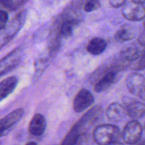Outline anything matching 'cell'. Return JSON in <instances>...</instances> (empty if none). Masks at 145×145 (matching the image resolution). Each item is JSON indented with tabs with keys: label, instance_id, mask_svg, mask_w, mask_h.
Wrapping results in <instances>:
<instances>
[{
	"label": "cell",
	"instance_id": "obj_1",
	"mask_svg": "<svg viewBox=\"0 0 145 145\" xmlns=\"http://www.w3.org/2000/svg\"><path fill=\"white\" fill-rule=\"evenodd\" d=\"M93 138L99 145H109L118 142L121 133L118 127L113 125H100L93 130Z\"/></svg>",
	"mask_w": 145,
	"mask_h": 145
},
{
	"label": "cell",
	"instance_id": "obj_2",
	"mask_svg": "<svg viewBox=\"0 0 145 145\" xmlns=\"http://www.w3.org/2000/svg\"><path fill=\"white\" fill-rule=\"evenodd\" d=\"M103 109L101 106H97L92 108L91 109L86 112L79 121L75 124L78 130L80 132L81 135L84 134L89 130L97 123L102 116Z\"/></svg>",
	"mask_w": 145,
	"mask_h": 145
},
{
	"label": "cell",
	"instance_id": "obj_3",
	"mask_svg": "<svg viewBox=\"0 0 145 145\" xmlns=\"http://www.w3.org/2000/svg\"><path fill=\"white\" fill-rule=\"evenodd\" d=\"M143 127L137 120H133L125 126L121 133V138L126 144H134L141 139Z\"/></svg>",
	"mask_w": 145,
	"mask_h": 145
},
{
	"label": "cell",
	"instance_id": "obj_4",
	"mask_svg": "<svg viewBox=\"0 0 145 145\" xmlns=\"http://www.w3.org/2000/svg\"><path fill=\"white\" fill-rule=\"evenodd\" d=\"M122 14L128 21H142L145 18V6L133 1L125 3L122 8Z\"/></svg>",
	"mask_w": 145,
	"mask_h": 145
},
{
	"label": "cell",
	"instance_id": "obj_5",
	"mask_svg": "<svg viewBox=\"0 0 145 145\" xmlns=\"http://www.w3.org/2000/svg\"><path fill=\"white\" fill-rule=\"evenodd\" d=\"M22 57V50L16 48L0 59V76L14 69Z\"/></svg>",
	"mask_w": 145,
	"mask_h": 145
},
{
	"label": "cell",
	"instance_id": "obj_6",
	"mask_svg": "<svg viewBox=\"0 0 145 145\" xmlns=\"http://www.w3.org/2000/svg\"><path fill=\"white\" fill-rule=\"evenodd\" d=\"M93 94L87 89H82L75 96L73 102V108L76 113H82L92 106L94 103Z\"/></svg>",
	"mask_w": 145,
	"mask_h": 145
},
{
	"label": "cell",
	"instance_id": "obj_7",
	"mask_svg": "<svg viewBox=\"0 0 145 145\" xmlns=\"http://www.w3.org/2000/svg\"><path fill=\"white\" fill-rule=\"evenodd\" d=\"M24 115V110L18 108L0 120V137H3L9 132L11 127L15 125Z\"/></svg>",
	"mask_w": 145,
	"mask_h": 145
},
{
	"label": "cell",
	"instance_id": "obj_8",
	"mask_svg": "<svg viewBox=\"0 0 145 145\" xmlns=\"http://www.w3.org/2000/svg\"><path fill=\"white\" fill-rule=\"evenodd\" d=\"M145 52V46L138 42H133L125 47L120 52V57L123 59L132 62L136 60Z\"/></svg>",
	"mask_w": 145,
	"mask_h": 145
},
{
	"label": "cell",
	"instance_id": "obj_9",
	"mask_svg": "<svg viewBox=\"0 0 145 145\" xmlns=\"http://www.w3.org/2000/svg\"><path fill=\"white\" fill-rule=\"evenodd\" d=\"M125 83L127 89L132 94L139 96L145 86V79L141 74L134 72L127 76Z\"/></svg>",
	"mask_w": 145,
	"mask_h": 145
},
{
	"label": "cell",
	"instance_id": "obj_10",
	"mask_svg": "<svg viewBox=\"0 0 145 145\" xmlns=\"http://www.w3.org/2000/svg\"><path fill=\"white\" fill-rule=\"evenodd\" d=\"M123 107L125 113L133 120H137L145 115V104L142 102L132 100L125 103Z\"/></svg>",
	"mask_w": 145,
	"mask_h": 145
},
{
	"label": "cell",
	"instance_id": "obj_11",
	"mask_svg": "<svg viewBox=\"0 0 145 145\" xmlns=\"http://www.w3.org/2000/svg\"><path fill=\"white\" fill-rule=\"evenodd\" d=\"M46 129V120L41 114H35L33 116L28 125V132L32 135L41 136Z\"/></svg>",
	"mask_w": 145,
	"mask_h": 145
},
{
	"label": "cell",
	"instance_id": "obj_12",
	"mask_svg": "<svg viewBox=\"0 0 145 145\" xmlns=\"http://www.w3.org/2000/svg\"><path fill=\"white\" fill-rule=\"evenodd\" d=\"M118 72L116 70H110L105 74L95 85V91L100 93L110 88L117 80Z\"/></svg>",
	"mask_w": 145,
	"mask_h": 145
},
{
	"label": "cell",
	"instance_id": "obj_13",
	"mask_svg": "<svg viewBox=\"0 0 145 145\" xmlns=\"http://www.w3.org/2000/svg\"><path fill=\"white\" fill-rule=\"evenodd\" d=\"M18 83L16 76H11L0 82V101L11 94Z\"/></svg>",
	"mask_w": 145,
	"mask_h": 145
},
{
	"label": "cell",
	"instance_id": "obj_14",
	"mask_svg": "<svg viewBox=\"0 0 145 145\" xmlns=\"http://www.w3.org/2000/svg\"><path fill=\"white\" fill-rule=\"evenodd\" d=\"M106 114V117L110 122H113V123L118 122L123 118L125 114L124 107L120 103L115 102V103H111L108 107Z\"/></svg>",
	"mask_w": 145,
	"mask_h": 145
},
{
	"label": "cell",
	"instance_id": "obj_15",
	"mask_svg": "<svg viewBox=\"0 0 145 145\" xmlns=\"http://www.w3.org/2000/svg\"><path fill=\"white\" fill-rule=\"evenodd\" d=\"M107 48V43L101 38H93L89 42L86 50L92 55H99L103 53Z\"/></svg>",
	"mask_w": 145,
	"mask_h": 145
},
{
	"label": "cell",
	"instance_id": "obj_16",
	"mask_svg": "<svg viewBox=\"0 0 145 145\" xmlns=\"http://www.w3.org/2000/svg\"><path fill=\"white\" fill-rule=\"evenodd\" d=\"M135 37V31L130 25L122 26L116 31L115 34V39L118 42H125L131 40Z\"/></svg>",
	"mask_w": 145,
	"mask_h": 145
},
{
	"label": "cell",
	"instance_id": "obj_17",
	"mask_svg": "<svg viewBox=\"0 0 145 145\" xmlns=\"http://www.w3.org/2000/svg\"><path fill=\"white\" fill-rule=\"evenodd\" d=\"M81 137L80 132L74 125L65 136L60 145H76Z\"/></svg>",
	"mask_w": 145,
	"mask_h": 145
},
{
	"label": "cell",
	"instance_id": "obj_18",
	"mask_svg": "<svg viewBox=\"0 0 145 145\" xmlns=\"http://www.w3.org/2000/svg\"><path fill=\"white\" fill-rule=\"evenodd\" d=\"M78 24V21L75 19H68L62 22L59 28V35L62 37H69L72 35L75 28Z\"/></svg>",
	"mask_w": 145,
	"mask_h": 145
},
{
	"label": "cell",
	"instance_id": "obj_19",
	"mask_svg": "<svg viewBox=\"0 0 145 145\" xmlns=\"http://www.w3.org/2000/svg\"><path fill=\"white\" fill-rule=\"evenodd\" d=\"M131 69L135 71H140L145 69V52L140 57L132 62Z\"/></svg>",
	"mask_w": 145,
	"mask_h": 145
},
{
	"label": "cell",
	"instance_id": "obj_20",
	"mask_svg": "<svg viewBox=\"0 0 145 145\" xmlns=\"http://www.w3.org/2000/svg\"><path fill=\"white\" fill-rule=\"evenodd\" d=\"M101 7V3L99 0H87L84 7V9L86 12H92L98 9Z\"/></svg>",
	"mask_w": 145,
	"mask_h": 145
},
{
	"label": "cell",
	"instance_id": "obj_21",
	"mask_svg": "<svg viewBox=\"0 0 145 145\" xmlns=\"http://www.w3.org/2000/svg\"><path fill=\"white\" fill-rule=\"evenodd\" d=\"M8 21V14L5 11L0 10V31L7 27Z\"/></svg>",
	"mask_w": 145,
	"mask_h": 145
},
{
	"label": "cell",
	"instance_id": "obj_22",
	"mask_svg": "<svg viewBox=\"0 0 145 145\" xmlns=\"http://www.w3.org/2000/svg\"><path fill=\"white\" fill-rule=\"evenodd\" d=\"M127 0H109V4L113 8H119L125 4Z\"/></svg>",
	"mask_w": 145,
	"mask_h": 145
},
{
	"label": "cell",
	"instance_id": "obj_23",
	"mask_svg": "<svg viewBox=\"0 0 145 145\" xmlns=\"http://www.w3.org/2000/svg\"><path fill=\"white\" fill-rule=\"evenodd\" d=\"M137 42H138L139 43L142 44V45H144L145 46V31H142V32L139 35L138 39H137Z\"/></svg>",
	"mask_w": 145,
	"mask_h": 145
},
{
	"label": "cell",
	"instance_id": "obj_24",
	"mask_svg": "<svg viewBox=\"0 0 145 145\" xmlns=\"http://www.w3.org/2000/svg\"><path fill=\"white\" fill-rule=\"evenodd\" d=\"M139 96L140 97V99H142L143 101H145V86L144 87V89L142 90V91L140 92V93L139 94Z\"/></svg>",
	"mask_w": 145,
	"mask_h": 145
},
{
	"label": "cell",
	"instance_id": "obj_25",
	"mask_svg": "<svg viewBox=\"0 0 145 145\" xmlns=\"http://www.w3.org/2000/svg\"><path fill=\"white\" fill-rule=\"evenodd\" d=\"M133 145H145V139H140L138 142Z\"/></svg>",
	"mask_w": 145,
	"mask_h": 145
},
{
	"label": "cell",
	"instance_id": "obj_26",
	"mask_svg": "<svg viewBox=\"0 0 145 145\" xmlns=\"http://www.w3.org/2000/svg\"><path fill=\"white\" fill-rule=\"evenodd\" d=\"M25 1H26V0H15V2H16V4L17 7H19L20 5H21L23 3L25 2Z\"/></svg>",
	"mask_w": 145,
	"mask_h": 145
},
{
	"label": "cell",
	"instance_id": "obj_27",
	"mask_svg": "<svg viewBox=\"0 0 145 145\" xmlns=\"http://www.w3.org/2000/svg\"><path fill=\"white\" fill-rule=\"evenodd\" d=\"M131 1L135 3H137V4H143L145 3V0H131Z\"/></svg>",
	"mask_w": 145,
	"mask_h": 145
},
{
	"label": "cell",
	"instance_id": "obj_28",
	"mask_svg": "<svg viewBox=\"0 0 145 145\" xmlns=\"http://www.w3.org/2000/svg\"><path fill=\"white\" fill-rule=\"evenodd\" d=\"M25 145H38L35 142H30L27 143Z\"/></svg>",
	"mask_w": 145,
	"mask_h": 145
},
{
	"label": "cell",
	"instance_id": "obj_29",
	"mask_svg": "<svg viewBox=\"0 0 145 145\" xmlns=\"http://www.w3.org/2000/svg\"><path fill=\"white\" fill-rule=\"evenodd\" d=\"M109 145H124L123 144H122V143L120 142H116V143H113V144H109Z\"/></svg>",
	"mask_w": 145,
	"mask_h": 145
},
{
	"label": "cell",
	"instance_id": "obj_30",
	"mask_svg": "<svg viewBox=\"0 0 145 145\" xmlns=\"http://www.w3.org/2000/svg\"><path fill=\"white\" fill-rule=\"evenodd\" d=\"M144 29H145V20H144Z\"/></svg>",
	"mask_w": 145,
	"mask_h": 145
},
{
	"label": "cell",
	"instance_id": "obj_31",
	"mask_svg": "<svg viewBox=\"0 0 145 145\" xmlns=\"http://www.w3.org/2000/svg\"><path fill=\"white\" fill-rule=\"evenodd\" d=\"M144 130H145V123H144Z\"/></svg>",
	"mask_w": 145,
	"mask_h": 145
},
{
	"label": "cell",
	"instance_id": "obj_32",
	"mask_svg": "<svg viewBox=\"0 0 145 145\" xmlns=\"http://www.w3.org/2000/svg\"><path fill=\"white\" fill-rule=\"evenodd\" d=\"M0 145H1V142H0Z\"/></svg>",
	"mask_w": 145,
	"mask_h": 145
}]
</instances>
